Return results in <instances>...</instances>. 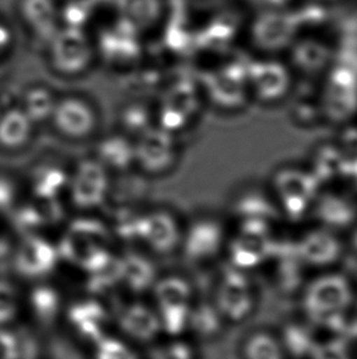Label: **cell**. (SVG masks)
Returning a JSON list of instances; mask_svg holds the SVG:
<instances>
[{"instance_id":"obj_16","label":"cell","mask_w":357,"mask_h":359,"mask_svg":"<svg viewBox=\"0 0 357 359\" xmlns=\"http://www.w3.org/2000/svg\"><path fill=\"white\" fill-rule=\"evenodd\" d=\"M18 301L14 292L0 285V324L11 320L16 314Z\"/></svg>"},{"instance_id":"obj_14","label":"cell","mask_w":357,"mask_h":359,"mask_svg":"<svg viewBox=\"0 0 357 359\" xmlns=\"http://www.w3.org/2000/svg\"><path fill=\"white\" fill-rule=\"evenodd\" d=\"M96 359H139L129 346L115 339H101L97 344Z\"/></svg>"},{"instance_id":"obj_9","label":"cell","mask_w":357,"mask_h":359,"mask_svg":"<svg viewBox=\"0 0 357 359\" xmlns=\"http://www.w3.org/2000/svg\"><path fill=\"white\" fill-rule=\"evenodd\" d=\"M168 136L165 133L158 131L157 136V149L153 145V141L150 139V135L144 137L141 142L137 156L140 158V162L145 165V168L148 170H160L163 167H167L172 158V144L170 140L167 141L164 145L160 146V144L167 139Z\"/></svg>"},{"instance_id":"obj_13","label":"cell","mask_w":357,"mask_h":359,"mask_svg":"<svg viewBox=\"0 0 357 359\" xmlns=\"http://www.w3.org/2000/svg\"><path fill=\"white\" fill-rule=\"evenodd\" d=\"M281 345L284 347V350L289 351L293 355H309L316 344L311 340V337L306 331L301 330V327L298 326H293L289 327L285 332V336H283Z\"/></svg>"},{"instance_id":"obj_4","label":"cell","mask_w":357,"mask_h":359,"mask_svg":"<svg viewBox=\"0 0 357 359\" xmlns=\"http://www.w3.org/2000/svg\"><path fill=\"white\" fill-rule=\"evenodd\" d=\"M253 311V297L245 282L232 281L223 287L219 294V311L227 320H246Z\"/></svg>"},{"instance_id":"obj_10","label":"cell","mask_w":357,"mask_h":359,"mask_svg":"<svg viewBox=\"0 0 357 359\" xmlns=\"http://www.w3.org/2000/svg\"><path fill=\"white\" fill-rule=\"evenodd\" d=\"M294 60L306 72H317L329 60L328 49L323 44L306 41L295 47Z\"/></svg>"},{"instance_id":"obj_7","label":"cell","mask_w":357,"mask_h":359,"mask_svg":"<svg viewBox=\"0 0 357 359\" xmlns=\"http://www.w3.org/2000/svg\"><path fill=\"white\" fill-rule=\"evenodd\" d=\"M106 189V180L99 167L85 165L75 180L74 195L83 204H96Z\"/></svg>"},{"instance_id":"obj_17","label":"cell","mask_w":357,"mask_h":359,"mask_svg":"<svg viewBox=\"0 0 357 359\" xmlns=\"http://www.w3.org/2000/svg\"><path fill=\"white\" fill-rule=\"evenodd\" d=\"M153 359H195L193 352L188 345L183 342H174L160 347L155 352Z\"/></svg>"},{"instance_id":"obj_6","label":"cell","mask_w":357,"mask_h":359,"mask_svg":"<svg viewBox=\"0 0 357 359\" xmlns=\"http://www.w3.org/2000/svg\"><path fill=\"white\" fill-rule=\"evenodd\" d=\"M250 75L253 88L263 98L279 96L288 83L284 69L278 64H255L250 69Z\"/></svg>"},{"instance_id":"obj_1","label":"cell","mask_w":357,"mask_h":359,"mask_svg":"<svg viewBox=\"0 0 357 359\" xmlns=\"http://www.w3.org/2000/svg\"><path fill=\"white\" fill-rule=\"evenodd\" d=\"M353 296L343 280H322L309 287L304 296V311L314 320H327L346 311Z\"/></svg>"},{"instance_id":"obj_11","label":"cell","mask_w":357,"mask_h":359,"mask_svg":"<svg viewBox=\"0 0 357 359\" xmlns=\"http://www.w3.org/2000/svg\"><path fill=\"white\" fill-rule=\"evenodd\" d=\"M29 134V118L26 113H10L0 123V142L4 145H20Z\"/></svg>"},{"instance_id":"obj_15","label":"cell","mask_w":357,"mask_h":359,"mask_svg":"<svg viewBox=\"0 0 357 359\" xmlns=\"http://www.w3.org/2000/svg\"><path fill=\"white\" fill-rule=\"evenodd\" d=\"M309 357L311 359H354L348 347L338 340L316 344Z\"/></svg>"},{"instance_id":"obj_2","label":"cell","mask_w":357,"mask_h":359,"mask_svg":"<svg viewBox=\"0 0 357 359\" xmlns=\"http://www.w3.org/2000/svg\"><path fill=\"white\" fill-rule=\"evenodd\" d=\"M295 29L296 22L293 16L284 13H266L255 22L253 39L261 48L276 50L291 42Z\"/></svg>"},{"instance_id":"obj_5","label":"cell","mask_w":357,"mask_h":359,"mask_svg":"<svg viewBox=\"0 0 357 359\" xmlns=\"http://www.w3.org/2000/svg\"><path fill=\"white\" fill-rule=\"evenodd\" d=\"M120 325L126 335L140 342L153 340L162 329L160 318L144 306L127 308L121 316Z\"/></svg>"},{"instance_id":"obj_3","label":"cell","mask_w":357,"mask_h":359,"mask_svg":"<svg viewBox=\"0 0 357 359\" xmlns=\"http://www.w3.org/2000/svg\"><path fill=\"white\" fill-rule=\"evenodd\" d=\"M55 124L70 136L80 137L90 133L94 126L92 111L83 101L66 100L53 109Z\"/></svg>"},{"instance_id":"obj_8","label":"cell","mask_w":357,"mask_h":359,"mask_svg":"<svg viewBox=\"0 0 357 359\" xmlns=\"http://www.w3.org/2000/svg\"><path fill=\"white\" fill-rule=\"evenodd\" d=\"M242 353L244 359H285L281 341L265 331L255 332L247 337Z\"/></svg>"},{"instance_id":"obj_12","label":"cell","mask_w":357,"mask_h":359,"mask_svg":"<svg viewBox=\"0 0 357 359\" xmlns=\"http://www.w3.org/2000/svg\"><path fill=\"white\" fill-rule=\"evenodd\" d=\"M146 236L155 247L169 248L176 239V231L172 219L164 216H153L147 221Z\"/></svg>"}]
</instances>
